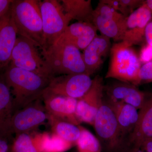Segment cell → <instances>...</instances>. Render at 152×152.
<instances>
[{"label": "cell", "instance_id": "15", "mask_svg": "<svg viewBox=\"0 0 152 152\" xmlns=\"http://www.w3.org/2000/svg\"><path fill=\"white\" fill-rule=\"evenodd\" d=\"M18 36L10 9L0 19V75L10 65Z\"/></svg>", "mask_w": 152, "mask_h": 152}, {"label": "cell", "instance_id": "14", "mask_svg": "<svg viewBox=\"0 0 152 152\" xmlns=\"http://www.w3.org/2000/svg\"><path fill=\"white\" fill-rule=\"evenodd\" d=\"M42 99L49 115L76 126L80 125L76 116L77 99L45 93Z\"/></svg>", "mask_w": 152, "mask_h": 152}, {"label": "cell", "instance_id": "1", "mask_svg": "<svg viewBox=\"0 0 152 152\" xmlns=\"http://www.w3.org/2000/svg\"><path fill=\"white\" fill-rule=\"evenodd\" d=\"M3 76L12 97L14 113L42 99L51 79L10 65Z\"/></svg>", "mask_w": 152, "mask_h": 152}, {"label": "cell", "instance_id": "4", "mask_svg": "<svg viewBox=\"0 0 152 152\" xmlns=\"http://www.w3.org/2000/svg\"><path fill=\"white\" fill-rule=\"evenodd\" d=\"M110 53V62L106 78L137 86L141 63L132 47L121 41L114 44Z\"/></svg>", "mask_w": 152, "mask_h": 152}, {"label": "cell", "instance_id": "29", "mask_svg": "<svg viewBox=\"0 0 152 152\" xmlns=\"http://www.w3.org/2000/svg\"><path fill=\"white\" fill-rule=\"evenodd\" d=\"M145 37L147 45L152 47V21L148 23L145 31Z\"/></svg>", "mask_w": 152, "mask_h": 152}, {"label": "cell", "instance_id": "27", "mask_svg": "<svg viewBox=\"0 0 152 152\" xmlns=\"http://www.w3.org/2000/svg\"><path fill=\"white\" fill-rule=\"evenodd\" d=\"M139 58L141 63L144 64L152 61V47L148 45L144 46L141 51Z\"/></svg>", "mask_w": 152, "mask_h": 152}, {"label": "cell", "instance_id": "6", "mask_svg": "<svg viewBox=\"0 0 152 152\" xmlns=\"http://www.w3.org/2000/svg\"><path fill=\"white\" fill-rule=\"evenodd\" d=\"M31 41L18 35L10 65L40 75L53 77L46 63Z\"/></svg>", "mask_w": 152, "mask_h": 152}, {"label": "cell", "instance_id": "30", "mask_svg": "<svg viewBox=\"0 0 152 152\" xmlns=\"http://www.w3.org/2000/svg\"><path fill=\"white\" fill-rule=\"evenodd\" d=\"M11 140L8 138L0 137V152H8L10 144L9 141Z\"/></svg>", "mask_w": 152, "mask_h": 152}, {"label": "cell", "instance_id": "20", "mask_svg": "<svg viewBox=\"0 0 152 152\" xmlns=\"http://www.w3.org/2000/svg\"><path fill=\"white\" fill-rule=\"evenodd\" d=\"M14 113L12 97L2 74L0 75V137L12 139L11 123Z\"/></svg>", "mask_w": 152, "mask_h": 152}, {"label": "cell", "instance_id": "3", "mask_svg": "<svg viewBox=\"0 0 152 152\" xmlns=\"http://www.w3.org/2000/svg\"><path fill=\"white\" fill-rule=\"evenodd\" d=\"M41 54L53 77L75 74L88 75L83 55L80 50L74 46L55 43L41 51Z\"/></svg>", "mask_w": 152, "mask_h": 152}, {"label": "cell", "instance_id": "13", "mask_svg": "<svg viewBox=\"0 0 152 152\" xmlns=\"http://www.w3.org/2000/svg\"><path fill=\"white\" fill-rule=\"evenodd\" d=\"M152 138V94H148L143 105L139 110L137 122L127 143V152L140 149L145 141Z\"/></svg>", "mask_w": 152, "mask_h": 152}, {"label": "cell", "instance_id": "28", "mask_svg": "<svg viewBox=\"0 0 152 152\" xmlns=\"http://www.w3.org/2000/svg\"><path fill=\"white\" fill-rule=\"evenodd\" d=\"M13 1L0 0V19L10 10Z\"/></svg>", "mask_w": 152, "mask_h": 152}, {"label": "cell", "instance_id": "25", "mask_svg": "<svg viewBox=\"0 0 152 152\" xmlns=\"http://www.w3.org/2000/svg\"><path fill=\"white\" fill-rule=\"evenodd\" d=\"M74 145L72 143L52 133L50 134L42 152H65Z\"/></svg>", "mask_w": 152, "mask_h": 152}, {"label": "cell", "instance_id": "31", "mask_svg": "<svg viewBox=\"0 0 152 152\" xmlns=\"http://www.w3.org/2000/svg\"><path fill=\"white\" fill-rule=\"evenodd\" d=\"M144 4L147 6L152 12V0H147L145 1Z\"/></svg>", "mask_w": 152, "mask_h": 152}, {"label": "cell", "instance_id": "21", "mask_svg": "<svg viewBox=\"0 0 152 152\" xmlns=\"http://www.w3.org/2000/svg\"><path fill=\"white\" fill-rule=\"evenodd\" d=\"M50 134L37 131L15 135L10 152H42Z\"/></svg>", "mask_w": 152, "mask_h": 152}, {"label": "cell", "instance_id": "22", "mask_svg": "<svg viewBox=\"0 0 152 152\" xmlns=\"http://www.w3.org/2000/svg\"><path fill=\"white\" fill-rule=\"evenodd\" d=\"M60 1L65 12L72 20L93 24L94 10L91 0H62Z\"/></svg>", "mask_w": 152, "mask_h": 152}, {"label": "cell", "instance_id": "19", "mask_svg": "<svg viewBox=\"0 0 152 152\" xmlns=\"http://www.w3.org/2000/svg\"><path fill=\"white\" fill-rule=\"evenodd\" d=\"M111 47L110 39L97 35L84 50L82 55L88 75L91 76L99 69Z\"/></svg>", "mask_w": 152, "mask_h": 152}, {"label": "cell", "instance_id": "11", "mask_svg": "<svg viewBox=\"0 0 152 152\" xmlns=\"http://www.w3.org/2000/svg\"><path fill=\"white\" fill-rule=\"evenodd\" d=\"M104 87L102 77L96 76L93 79L88 91L78 99L76 116L80 124L86 123L94 126L96 115L103 101Z\"/></svg>", "mask_w": 152, "mask_h": 152}, {"label": "cell", "instance_id": "7", "mask_svg": "<svg viewBox=\"0 0 152 152\" xmlns=\"http://www.w3.org/2000/svg\"><path fill=\"white\" fill-rule=\"evenodd\" d=\"M94 127L105 152H124L119 139L118 127L111 107L103 99L95 118Z\"/></svg>", "mask_w": 152, "mask_h": 152}, {"label": "cell", "instance_id": "16", "mask_svg": "<svg viewBox=\"0 0 152 152\" xmlns=\"http://www.w3.org/2000/svg\"><path fill=\"white\" fill-rule=\"evenodd\" d=\"M110 100L122 102L140 110L143 105L148 94L139 90L134 85L119 81L104 87Z\"/></svg>", "mask_w": 152, "mask_h": 152}, {"label": "cell", "instance_id": "8", "mask_svg": "<svg viewBox=\"0 0 152 152\" xmlns=\"http://www.w3.org/2000/svg\"><path fill=\"white\" fill-rule=\"evenodd\" d=\"M127 18L100 1L94 10L93 24L102 35L116 42H121L126 30Z\"/></svg>", "mask_w": 152, "mask_h": 152}, {"label": "cell", "instance_id": "10", "mask_svg": "<svg viewBox=\"0 0 152 152\" xmlns=\"http://www.w3.org/2000/svg\"><path fill=\"white\" fill-rule=\"evenodd\" d=\"M92 81L91 76L86 74L56 76L51 78L44 94L78 99L88 91Z\"/></svg>", "mask_w": 152, "mask_h": 152}, {"label": "cell", "instance_id": "9", "mask_svg": "<svg viewBox=\"0 0 152 152\" xmlns=\"http://www.w3.org/2000/svg\"><path fill=\"white\" fill-rule=\"evenodd\" d=\"M48 113L42 99H39L14 113L11 123L12 134L37 131L48 121Z\"/></svg>", "mask_w": 152, "mask_h": 152}, {"label": "cell", "instance_id": "26", "mask_svg": "<svg viewBox=\"0 0 152 152\" xmlns=\"http://www.w3.org/2000/svg\"><path fill=\"white\" fill-rule=\"evenodd\" d=\"M152 82V61L144 64L139 71L137 85Z\"/></svg>", "mask_w": 152, "mask_h": 152}, {"label": "cell", "instance_id": "18", "mask_svg": "<svg viewBox=\"0 0 152 152\" xmlns=\"http://www.w3.org/2000/svg\"><path fill=\"white\" fill-rule=\"evenodd\" d=\"M93 24L77 22L68 26L55 43L72 45L80 50H84L97 35Z\"/></svg>", "mask_w": 152, "mask_h": 152}, {"label": "cell", "instance_id": "17", "mask_svg": "<svg viewBox=\"0 0 152 152\" xmlns=\"http://www.w3.org/2000/svg\"><path fill=\"white\" fill-rule=\"evenodd\" d=\"M152 17V12L144 3L127 18V28L123 42L131 47L142 42L145 37V29Z\"/></svg>", "mask_w": 152, "mask_h": 152}, {"label": "cell", "instance_id": "23", "mask_svg": "<svg viewBox=\"0 0 152 152\" xmlns=\"http://www.w3.org/2000/svg\"><path fill=\"white\" fill-rule=\"evenodd\" d=\"M48 121L53 133L76 145L80 134L79 126L58 119L50 115H49Z\"/></svg>", "mask_w": 152, "mask_h": 152}, {"label": "cell", "instance_id": "12", "mask_svg": "<svg viewBox=\"0 0 152 152\" xmlns=\"http://www.w3.org/2000/svg\"><path fill=\"white\" fill-rule=\"evenodd\" d=\"M113 111L118 127L119 139L124 152L127 151V143L132 133L139 117V110L122 102L107 101Z\"/></svg>", "mask_w": 152, "mask_h": 152}, {"label": "cell", "instance_id": "5", "mask_svg": "<svg viewBox=\"0 0 152 152\" xmlns=\"http://www.w3.org/2000/svg\"><path fill=\"white\" fill-rule=\"evenodd\" d=\"M39 5L43 25L42 51L56 42L72 19L65 12L60 1H39Z\"/></svg>", "mask_w": 152, "mask_h": 152}, {"label": "cell", "instance_id": "24", "mask_svg": "<svg viewBox=\"0 0 152 152\" xmlns=\"http://www.w3.org/2000/svg\"><path fill=\"white\" fill-rule=\"evenodd\" d=\"M80 137L76 142L78 152H102V149L97 138L84 127L79 125Z\"/></svg>", "mask_w": 152, "mask_h": 152}, {"label": "cell", "instance_id": "2", "mask_svg": "<svg viewBox=\"0 0 152 152\" xmlns=\"http://www.w3.org/2000/svg\"><path fill=\"white\" fill-rule=\"evenodd\" d=\"M10 10L18 35L28 39L42 50L43 25L39 1L15 0Z\"/></svg>", "mask_w": 152, "mask_h": 152}, {"label": "cell", "instance_id": "32", "mask_svg": "<svg viewBox=\"0 0 152 152\" xmlns=\"http://www.w3.org/2000/svg\"><path fill=\"white\" fill-rule=\"evenodd\" d=\"M127 152H144L140 149H133L129 150Z\"/></svg>", "mask_w": 152, "mask_h": 152}]
</instances>
